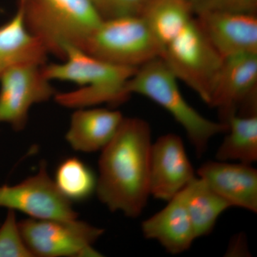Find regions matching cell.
<instances>
[{
    "label": "cell",
    "mask_w": 257,
    "mask_h": 257,
    "mask_svg": "<svg viewBox=\"0 0 257 257\" xmlns=\"http://www.w3.org/2000/svg\"><path fill=\"white\" fill-rule=\"evenodd\" d=\"M124 118L119 111L112 109H76L71 116L66 140L75 151H101L117 133Z\"/></svg>",
    "instance_id": "9a60e30c"
},
{
    "label": "cell",
    "mask_w": 257,
    "mask_h": 257,
    "mask_svg": "<svg viewBox=\"0 0 257 257\" xmlns=\"http://www.w3.org/2000/svg\"><path fill=\"white\" fill-rule=\"evenodd\" d=\"M150 0H91L102 20L142 15Z\"/></svg>",
    "instance_id": "44dd1931"
},
{
    "label": "cell",
    "mask_w": 257,
    "mask_h": 257,
    "mask_svg": "<svg viewBox=\"0 0 257 257\" xmlns=\"http://www.w3.org/2000/svg\"><path fill=\"white\" fill-rule=\"evenodd\" d=\"M79 49L108 63L134 68L160 55L157 40L142 15L102 20Z\"/></svg>",
    "instance_id": "8992f818"
},
{
    "label": "cell",
    "mask_w": 257,
    "mask_h": 257,
    "mask_svg": "<svg viewBox=\"0 0 257 257\" xmlns=\"http://www.w3.org/2000/svg\"><path fill=\"white\" fill-rule=\"evenodd\" d=\"M178 79L160 57L137 69L126 84L130 96L140 94L168 111L181 125L199 157L207 151L211 139L227 132L222 121H214L201 114L187 102L179 89Z\"/></svg>",
    "instance_id": "5b68a950"
},
{
    "label": "cell",
    "mask_w": 257,
    "mask_h": 257,
    "mask_svg": "<svg viewBox=\"0 0 257 257\" xmlns=\"http://www.w3.org/2000/svg\"><path fill=\"white\" fill-rule=\"evenodd\" d=\"M198 23L223 57L257 54V18L254 13L211 12L196 15Z\"/></svg>",
    "instance_id": "7c38bea8"
},
{
    "label": "cell",
    "mask_w": 257,
    "mask_h": 257,
    "mask_svg": "<svg viewBox=\"0 0 257 257\" xmlns=\"http://www.w3.org/2000/svg\"><path fill=\"white\" fill-rule=\"evenodd\" d=\"M42 161L36 175L14 186L0 187V207L18 210L35 219L78 218L72 202L57 189Z\"/></svg>",
    "instance_id": "30bf717a"
},
{
    "label": "cell",
    "mask_w": 257,
    "mask_h": 257,
    "mask_svg": "<svg viewBox=\"0 0 257 257\" xmlns=\"http://www.w3.org/2000/svg\"><path fill=\"white\" fill-rule=\"evenodd\" d=\"M57 189L70 202H82L95 192L96 178L92 170L77 157H69L56 170Z\"/></svg>",
    "instance_id": "d6986e66"
},
{
    "label": "cell",
    "mask_w": 257,
    "mask_h": 257,
    "mask_svg": "<svg viewBox=\"0 0 257 257\" xmlns=\"http://www.w3.org/2000/svg\"><path fill=\"white\" fill-rule=\"evenodd\" d=\"M184 190L196 238L207 236L221 214L231 206L199 177H194Z\"/></svg>",
    "instance_id": "e0dca14e"
},
{
    "label": "cell",
    "mask_w": 257,
    "mask_h": 257,
    "mask_svg": "<svg viewBox=\"0 0 257 257\" xmlns=\"http://www.w3.org/2000/svg\"><path fill=\"white\" fill-rule=\"evenodd\" d=\"M228 130L216 152V160L251 165L257 161V115H230Z\"/></svg>",
    "instance_id": "ac0fdd59"
},
{
    "label": "cell",
    "mask_w": 257,
    "mask_h": 257,
    "mask_svg": "<svg viewBox=\"0 0 257 257\" xmlns=\"http://www.w3.org/2000/svg\"><path fill=\"white\" fill-rule=\"evenodd\" d=\"M42 66H15L0 77V123L22 131L28 124L32 106L55 97L57 92L44 75Z\"/></svg>",
    "instance_id": "ba28073f"
},
{
    "label": "cell",
    "mask_w": 257,
    "mask_h": 257,
    "mask_svg": "<svg viewBox=\"0 0 257 257\" xmlns=\"http://www.w3.org/2000/svg\"><path fill=\"white\" fill-rule=\"evenodd\" d=\"M142 231L147 239L157 241L167 252H185L197 239L182 189L167 201V205L142 222Z\"/></svg>",
    "instance_id": "5bb4252c"
},
{
    "label": "cell",
    "mask_w": 257,
    "mask_h": 257,
    "mask_svg": "<svg viewBox=\"0 0 257 257\" xmlns=\"http://www.w3.org/2000/svg\"><path fill=\"white\" fill-rule=\"evenodd\" d=\"M62 61L42 67L51 82H71L80 86L71 92H57L54 99L60 105L75 109L104 103L116 106L130 98L126 84L138 68L108 63L74 46L66 48Z\"/></svg>",
    "instance_id": "3957f363"
},
{
    "label": "cell",
    "mask_w": 257,
    "mask_h": 257,
    "mask_svg": "<svg viewBox=\"0 0 257 257\" xmlns=\"http://www.w3.org/2000/svg\"><path fill=\"white\" fill-rule=\"evenodd\" d=\"M182 139L174 133L152 143L150 154V196L170 200L195 177Z\"/></svg>",
    "instance_id": "8fae6325"
},
{
    "label": "cell",
    "mask_w": 257,
    "mask_h": 257,
    "mask_svg": "<svg viewBox=\"0 0 257 257\" xmlns=\"http://www.w3.org/2000/svg\"><path fill=\"white\" fill-rule=\"evenodd\" d=\"M0 257H34L25 242L13 209H8L0 226Z\"/></svg>",
    "instance_id": "ffe728a7"
},
{
    "label": "cell",
    "mask_w": 257,
    "mask_h": 257,
    "mask_svg": "<svg viewBox=\"0 0 257 257\" xmlns=\"http://www.w3.org/2000/svg\"><path fill=\"white\" fill-rule=\"evenodd\" d=\"M49 53L25 26L23 11L0 27V77L8 69L22 64L47 63Z\"/></svg>",
    "instance_id": "2e32d148"
},
{
    "label": "cell",
    "mask_w": 257,
    "mask_h": 257,
    "mask_svg": "<svg viewBox=\"0 0 257 257\" xmlns=\"http://www.w3.org/2000/svg\"><path fill=\"white\" fill-rule=\"evenodd\" d=\"M248 250L246 236L243 233L236 235L231 239L226 252V256H248Z\"/></svg>",
    "instance_id": "603a6c76"
},
{
    "label": "cell",
    "mask_w": 257,
    "mask_h": 257,
    "mask_svg": "<svg viewBox=\"0 0 257 257\" xmlns=\"http://www.w3.org/2000/svg\"><path fill=\"white\" fill-rule=\"evenodd\" d=\"M152 130L147 121L124 117L117 133L101 151L98 199L111 212L137 218L150 196Z\"/></svg>",
    "instance_id": "7a4b0ae2"
},
{
    "label": "cell",
    "mask_w": 257,
    "mask_h": 257,
    "mask_svg": "<svg viewBox=\"0 0 257 257\" xmlns=\"http://www.w3.org/2000/svg\"><path fill=\"white\" fill-rule=\"evenodd\" d=\"M142 16L178 80L209 105L222 57L211 45L185 0H151Z\"/></svg>",
    "instance_id": "6da1fadb"
},
{
    "label": "cell",
    "mask_w": 257,
    "mask_h": 257,
    "mask_svg": "<svg viewBox=\"0 0 257 257\" xmlns=\"http://www.w3.org/2000/svg\"><path fill=\"white\" fill-rule=\"evenodd\" d=\"M20 231L33 256L99 257L93 245L104 230L77 218H29L19 222Z\"/></svg>",
    "instance_id": "52a82bcc"
},
{
    "label": "cell",
    "mask_w": 257,
    "mask_h": 257,
    "mask_svg": "<svg viewBox=\"0 0 257 257\" xmlns=\"http://www.w3.org/2000/svg\"><path fill=\"white\" fill-rule=\"evenodd\" d=\"M197 177L231 207L257 212V170L251 165L207 161L198 169Z\"/></svg>",
    "instance_id": "4fadbf2b"
},
{
    "label": "cell",
    "mask_w": 257,
    "mask_h": 257,
    "mask_svg": "<svg viewBox=\"0 0 257 257\" xmlns=\"http://www.w3.org/2000/svg\"><path fill=\"white\" fill-rule=\"evenodd\" d=\"M257 54L225 57L216 77L209 106L225 123L230 115H257Z\"/></svg>",
    "instance_id": "9c48e42d"
},
{
    "label": "cell",
    "mask_w": 257,
    "mask_h": 257,
    "mask_svg": "<svg viewBox=\"0 0 257 257\" xmlns=\"http://www.w3.org/2000/svg\"><path fill=\"white\" fill-rule=\"evenodd\" d=\"M195 15L211 12L254 13L257 0H185Z\"/></svg>",
    "instance_id": "7402d4cb"
},
{
    "label": "cell",
    "mask_w": 257,
    "mask_h": 257,
    "mask_svg": "<svg viewBox=\"0 0 257 257\" xmlns=\"http://www.w3.org/2000/svg\"><path fill=\"white\" fill-rule=\"evenodd\" d=\"M28 31L64 60L68 46L82 48L102 21L91 0H20Z\"/></svg>",
    "instance_id": "277c9868"
}]
</instances>
